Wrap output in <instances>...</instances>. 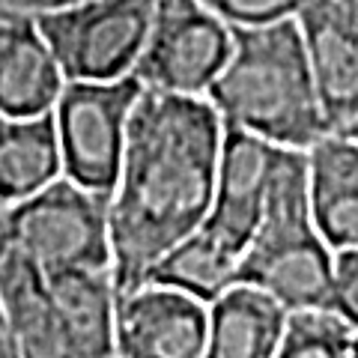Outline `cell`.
<instances>
[{"label":"cell","instance_id":"7402d4cb","mask_svg":"<svg viewBox=\"0 0 358 358\" xmlns=\"http://www.w3.org/2000/svg\"><path fill=\"white\" fill-rule=\"evenodd\" d=\"M0 358H15L13 343H9V334H6V326H3V317H0Z\"/></svg>","mask_w":358,"mask_h":358},{"label":"cell","instance_id":"6da1fadb","mask_svg":"<svg viewBox=\"0 0 358 358\" xmlns=\"http://www.w3.org/2000/svg\"><path fill=\"white\" fill-rule=\"evenodd\" d=\"M224 134L227 126L206 96L143 87L110 192L117 293L143 284L152 266L203 224L215 197Z\"/></svg>","mask_w":358,"mask_h":358},{"label":"cell","instance_id":"5bb4252c","mask_svg":"<svg viewBox=\"0 0 358 358\" xmlns=\"http://www.w3.org/2000/svg\"><path fill=\"white\" fill-rule=\"evenodd\" d=\"M289 310L251 284H233L209 301L203 358H275Z\"/></svg>","mask_w":358,"mask_h":358},{"label":"cell","instance_id":"4fadbf2b","mask_svg":"<svg viewBox=\"0 0 358 358\" xmlns=\"http://www.w3.org/2000/svg\"><path fill=\"white\" fill-rule=\"evenodd\" d=\"M310 203L334 251H358V138L329 131L308 150Z\"/></svg>","mask_w":358,"mask_h":358},{"label":"cell","instance_id":"2e32d148","mask_svg":"<svg viewBox=\"0 0 358 358\" xmlns=\"http://www.w3.org/2000/svg\"><path fill=\"white\" fill-rule=\"evenodd\" d=\"M51 293L81 358H117V284L110 268H60Z\"/></svg>","mask_w":358,"mask_h":358},{"label":"cell","instance_id":"7a4b0ae2","mask_svg":"<svg viewBox=\"0 0 358 358\" xmlns=\"http://www.w3.org/2000/svg\"><path fill=\"white\" fill-rule=\"evenodd\" d=\"M206 99L224 126L287 150H310L334 131L313 81L299 18L233 27V51Z\"/></svg>","mask_w":358,"mask_h":358},{"label":"cell","instance_id":"44dd1931","mask_svg":"<svg viewBox=\"0 0 358 358\" xmlns=\"http://www.w3.org/2000/svg\"><path fill=\"white\" fill-rule=\"evenodd\" d=\"M72 3H78V0H0V13L42 18V15L57 13V9L72 6Z\"/></svg>","mask_w":358,"mask_h":358},{"label":"cell","instance_id":"ba28073f","mask_svg":"<svg viewBox=\"0 0 358 358\" xmlns=\"http://www.w3.org/2000/svg\"><path fill=\"white\" fill-rule=\"evenodd\" d=\"M281 150L284 147L242 129L227 126V134H224L215 197H212L209 215L197 230L239 260L260 227Z\"/></svg>","mask_w":358,"mask_h":358},{"label":"cell","instance_id":"cb8c5ba5","mask_svg":"<svg viewBox=\"0 0 358 358\" xmlns=\"http://www.w3.org/2000/svg\"><path fill=\"white\" fill-rule=\"evenodd\" d=\"M352 358H358V334H355V350H352Z\"/></svg>","mask_w":358,"mask_h":358},{"label":"cell","instance_id":"603a6c76","mask_svg":"<svg viewBox=\"0 0 358 358\" xmlns=\"http://www.w3.org/2000/svg\"><path fill=\"white\" fill-rule=\"evenodd\" d=\"M341 131H346V134H352V138H358V122H352V126H346V129H341Z\"/></svg>","mask_w":358,"mask_h":358},{"label":"cell","instance_id":"ac0fdd59","mask_svg":"<svg viewBox=\"0 0 358 358\" xmlns=\"http://www.w3.org/2000/svg\"><path fill=\"white\" fill-rule=\"evenodd\" d=\"M358 329L334 308L289 310L275 358H352Z\"/></svg>","mask_w":358,"mask_h":358},{"label":"cell","instance_id":"8992f818","mask_svg":"<svg viewBox=\"0 0 358 358\" xmlns=\"http://www.w3.org/2000/svg\"><path fill=\"white\" fill-rule=\"evenodd\" d=\"M141 93L143 84L134 75L117 81H66L54 105L66 176L96 192H114Z\"/></svg>","mask_w":358,"mask_h":358},{"label":"cell","instance_id":"e0dca14e","mask_svg":"<svg viewBox=\"0 0 358 358\" xmlns=\"http://www.w3.org/2000/svg\"><path fill=\"white\" fill-rule=\"evenodd\" d=\"M239 263H242L239 257L227 254L212 239H206L200 230H194L192 236H185L179 245H173V248L152 266L147 281H162V284L179 287L209 305L224 289H230L236 284Z\"/></svg>","mask_w":358,"mask_h":358},{"label":"cell","instance_id":"30bf717a","mask_svg":"<svg viewBox=\"0 0 358 358\" xmlns=\"http://www.w3.org/2000/svg\"><path fill=\"white\" fill-rule=\"evenodd\" d=\"M0 317L15 358H81L48 275L0 233Z\"/></svg>","mask_w":358,"mask_h":358},{"label":"cell","instance_id":"7c38bea8","mask_svg":"<svg viewBox=\"0 0 358 358\" xmlns=\"http://www.w3.org/2000/svg\"><path fill=\"white\" fill-rule=\"evenodd\" d=\"M66 75L36 18L0 13V114L36 117L57 105Z\"/></svg>","mask_w":358,"mask_h":358},{"label":"cell","instance_id":"3957f363","mask_svg":"<svg viewBox=\"0 0 358 358\" xmlns=\"http://www.w3.org/2000/svg\"><path fill=\"white\" fill-rule=\"evenodd\" d=\"M334 263L338 251L313 218L308 150L284 147L236 284L263 289L287 310L334 308Z\"/></svg>","mask_w":358,"mask_h":358},{"label":"cell","instance_id":"d4e9b609","mask_svg":"<svg viewBox=\"0 0 358 358\" xmlns=\"http://www.w3.org/2000/svg\"><path fill=\"white\" fill-rule=\"evenodd\" d=\"M0 122H3V114H0Z\"/></svg>","mask_w":358,"mask_h":358},{"label":"cell","instance_id":"484cf974","mask_svg":"<svg viewBox=\"0 0 358 358\" xmlns=\"http://www.w3.org/2000/svg\"><path fill=\"white\" fill-rule=\"evenodd\" d=\"M355 3H358V0H355Z\"/></svg>","mask_w":358,"mask_h":358},{"label":"cell","instance_id":"9a60e30c","mask_svg":"<svg viewBox=\"0 0 358 358\" xmlns=\"http://www.w3.org/2000/svg\"><path fill=\"white\" fill-rule=\"evenodd\" d=\"M63 176V150L54 110L0 122V212L33 197Z\"/></svg>","mask_w":358,"mask_h":358},{"label":"cell","instance_id":"52a82bcc","mask_svg":"<svg viewBox=\"0 0 358 358\" xmlns=\"http://www.w3.org/2000/svg\"><path fill=\"white\" fill-rule=\"evenodd\" d=\"M233 51V24L206 0H155L134 78L147 90L206 96Z\"/></svg>","mask_w":358,"mask_h":358},{"label":"cell","instance_id":"5b68a950","mask_svg":"<svg viewBox=\"0 0 358 358\" xmlns=\"http://www.w3.org/2000/svg\"><path fill=\"white\" fill-rule=\"evenodd\" d=\"M155 0H78L36 18L66 81H117L134 72Z\"/></svg>","mask_w":358,"mask_h":358},{"label":"cell","instance_id":"9c48e42d","mask_svg":"<svg viewBox=\"0 0 358 358\" xmlns=\"http://www.w3.org/2000/svg\"><path fill=\"white\" fill-rule=\"evenodd\" d=\"M209 305L179 287L143 281L117 293V358H203Z\"/></svg>","mask_w":358,"mask_h":358},{"label":"cell","instance_id":"8fae6325","mask_svg":"<svg viewBox=\"0 0 358 358\" xmlns=\"http://www.w3.org/2000/svg\"><path fill=\"white\" fill-rule=\"evenodd\" d=\"M299 24L326 117L341 131L358 122V3L313 0Z\"/></svg>","mask_w":358,"mask_h":358},{"label":"cell","instance_id":"d6986e66","mask_svg":"<svg viewBox=\"0 0 358 358\" xmlns=\"http://www.w3.org/2000/svg\"><path fill=\"white\" fill-rule=\"evenodd\" d=\"M233 27H260L284 18H299L313 0H206Z\"/></svg>","mask_w":358,"mask_h":358},{"label":"cell","instance_id":"ffe728a7","mask_svg":"<svg viewBox=\"0 0 358 358\" xmlns=\"http://www.w3.org/2000/svg\"><path fill=\"white\" fill-rule=\"evenodd\" d=\"M334 310L358 329V251H338V263H334Z\"/></svg>","mask_w":358,"mask_h":358},{"label":"cell","instance_id":"277c9868","mask_svg":"<svg viewBox=\"0 0 358 358\" xmlns=\"http://www.w3.org/2000/svg\"><path fill=\"white\" fill-rule=\"evenodd\" d=\"M3 233L45 275L110 268V194L63 173L9 209Z\"/></svg>","mask_w":358,"mask_h":358}]
</instances>
